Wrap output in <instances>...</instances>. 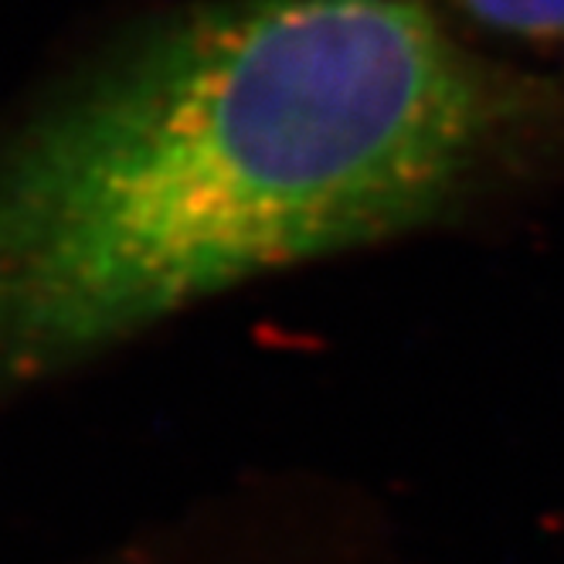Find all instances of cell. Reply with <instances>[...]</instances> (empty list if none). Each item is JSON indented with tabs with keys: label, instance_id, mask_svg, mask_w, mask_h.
<instances>
[{
	"label": "cell",
	"instance_id": "obj_1",
	"mask_svg": "<svg viewBox=\"0 0 564 564\" xmlns=\"http://www.w3.org/2000/svg\"><path fill=\"white\" fill-rule=\"evenodd\" d=\"M564 133L541 72L425 0H200L0 150V378L412 235Z\"/></svg>",
	"mask_w": 564,
	"mask_h": 564
},
{
	"label": "cell",
	"instance_id": "obj_2",
	"mask_svg": "<svg viewBox=\"0 0 564 564\" xmlns=\"http://www.w3.org/2000/svg\"><path fill=\"white\" fill-rule=\"evenodd\" d=\"M479 45L564 65V0H425Z\"/></svg>",
	"mask_w": 564,
	"mask_h": 564
}]
</instances>
